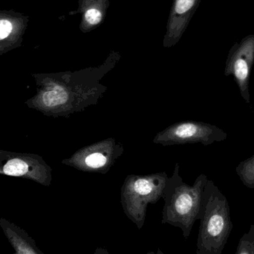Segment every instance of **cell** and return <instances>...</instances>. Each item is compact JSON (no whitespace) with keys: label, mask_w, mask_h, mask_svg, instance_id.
<instances>
[{"label":"cell","mask_w":254,"mask_h":254,"mask_svg":"<svg viewBox=\"0 0 254 254\" xmlns=\"http://www.w3.org/2000/svg\"><path fill=\"white\" fill-rule=\"evenodd\" d=\"M168 179L165 172L127 176L121 190V203L127 217L137 229L144 225L148 204L163 198Z\"/></svg>","instance_id":"obj_4"},{"label":"cell","mask_w":254,"mask_h":254,"mask_svg":"<svg viewBox=\"0 0 254 254\" xmlns=\"http://www.w3.org/2000/svg\"><path fill=\"white\" fill-rule=\"evenodd\" d=\"M4 234L10 240L18 254H44L37 249L34 242L19 228H14L7 222H1Z\"/></svg>","instance_id":"obj_10"},{"label":"cell","mask_w":254,"mask_h":254,"mask_svg":"<svg viewBox=\"0 0 254 254\" xmlns=\"http://www.w3.org/2000/svg\"><path fill=\"white\" fill-rule=\"evenodd\" d=\"M13 26L10 21L6 19L0 20V40L8 37L9 34L11 33Z\"/></svg>","instance_id":"obj_14"},{"label":"cell","mask_w":254,"mask_h":254,"mask_svg":"<svg viewBox=\"0 0 254 254\" xmlns=\"http://www.w3.org/2000/svg\"><path fill=\"white\" fill-rule=\"evenodd\" d=\"M237 173L247 188L254 189V155L242 161L237 166Z\"/></svg>","instance_id":"obj_11"},{"label":"cell","mask_w":254,"mask_h":254,"mask_svg":"<svg viewBox=\"0 0 254 254\" xmlns=\"http://www.w3.org/2000/svg\"><path fill=\"white\" fill-rule=\"evenodd\" d=\"M28 170L26 163L18 158L10 160L3 167V172L7 176H21L27 173Z\"/></svg>","instance_id":"obj_12"},{"label":"cell","mask_w":254,"mask_h":254,"mask_svg":"<svg viewBox=\"0 0 254 254\" xmlns=\"http://www.w3.org/2000/svg\"><path fill=\"white\" fill-rule=\"evenodd\" d=\"M254 64V34L245 37L231 47L225 64V75L233 76L246 104H250L249 81Z\"/></svg>","instance_id":"obj_7"},{"label":"cell","mask_w":254,"mask_h":254,"mask_svg":"<svg viewBox=\"0 0 254 254\" xmlns=\"http://www.w3.org/2000/svg\"><path fill=\"white\" fill-rule=\"evenodd\" d=\"M179 170L180 166L176 163L164 190L161 223L182 230L184 238L187 240L194 224L199 219L203 192L208 179L201 174L193 185H189L184 182Z\"/></svg>","instance_id":"obj_2"},{"label":"cell","mask_w":254,"mask_h":254,"mask_svg":"<svg viewBox=\"0 0 254 254\" xmlns=\"http://www.w3.org/2000/svg\"><path fill=\"white\" fill-rule=\"evenodd\" d=\"M235 254H254V225L242 237Z\"/></svg>","instance_id":"obj_13"},{"label":"cell","mask_w":254,"mask_h":254,"mask_svg":"<svg viewBox=\"0 0 254 254\" xmlns=\"http://www.w3.org/2000/svg\"><path fill=\"white\" fill-rule=\"evenodd\" d=\"M110 0H78V7L70 15L80 14V30L89 33L104 23L110 7Z\"/></svg>","instance_id":"obj_9"},{"label":"cell","mask_w":254,"mask_h":254,"mask_svg":"<svg viewBox=\"0 0 254 254\" xmlns=\"http://www.w3.org/2000/svg\"><path fill=\"white\" fill-rule=\"evenodd\" d=\"M196 254H222L233 228L226 197L207 181L201 199Z\"/></svg>","instance_id":"obj_3"},{"label":"cell","mask_w":254,"mask_h":254,"mask_svg":"<svg viewBox=\"0 0 254 254\" xmlns=\"http://www.w3.org/2000/svg\"><path fill=\"white\" fill-rule=\"evenodd\" d=\"M201 1V0H173L165 35L163 38L164 48L173 47L180 41Z\"/></svg>","instance_id":"obj_8"},{"label":"cell","mask_w":254,"mask_h":254,"mask_svg":"<svg viewBox=\"0 0 254 254\" xmlns=\"http://www.w3.org/2000/svg\"><path fill=\"white\" fill-rule=\"evenodd\" d=\"M145 254H164L163 253L162 251L160 250V249H158V250H157L156 252H148V253H146Z\"/></svg>","instance_id":"obj_16"},{"label":"cell","mask_w":254,"mask_h":254,"mask_svg":"<svg viewBox=\"0 0 254 254\" xmlns=\"http://www.w3.org/2000/svg\"><path fill=\"white\" fill-rule=\"evenodd\" d=\"M227 133L220 128L201 122H179L155 134L152 142L161 146L201 143L208 146L227 138Z\"/></svg>","instance_id":"obj_6"},{"label":"cell","mask_w":254,"mask_h":254,"mask_svg":"<svg viewBox=\"0 0 254 254\" xmlns=\"http://www.w3.org/2000/svg\"><path fill=\"white\" fill-rule=\"evenodd\" d=\"M124 152L122 143L114 137H108L83 146L63 163L79 171L105 175Z\"/></svg>","instance_id":"obj_5"},{"label":"cell","mask_w":254,"mask_h":254,"mask_svg":"<svg viewBox=\"0 0 254 254\" xmlns=\"http://www.w3.org/2000/svg\"><path fill=\"white\" fill-rule=\"evenodd\" d=\"M93 254H110L105 248L98 247L95 249Z\"/></svg>","instance_id":"obj_15"},{"label":"cell","mask_w":254,"mask_h":254,"mask_svg":"<svg viewBox=\"0 0 254 254\" xmlns=\"http://www.w3.org/2000/svg\"><path fill=\"white\" fill-rule=\"evenodd\" d=\"M122 59L120 52L111 51L103 64L63 73L51 79L41 95V104L52 113L69 116L98 104L108 89L101 80Z\"/></svg>","instance_id":"obj_1"}]
</instances>
